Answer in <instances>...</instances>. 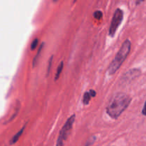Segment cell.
<instances>
[{"instance_id":"4","label":"cell","mask_w":146,"mask_h":146,"mask_svg":"<svg viewBox=\"0 0 146 146\" xmlns=\"http://www.w3.org/2000/svg\"><path fill=\"white\" fill-rule=\"evenodd\" d=\"M123 19V11L121 9H117L113 16L111 26L109 28V35L111 37L114 36L117 29L122 22Z\"/></svg>"},{"instance_id":"13","label":"cell","mask_w":146,"mask_h":146,"mask_svg":"<svg viewBox=\"0 0 146 146\" xmlns=\"http://www.w3.org/2000/svg\"><path fill=\"white\" fill-rule=\"evenodd\" d=\"M142 114L144 115H146V100H145V104H144L143 108L142 110Z\"/></svg>"},{"instance_id":"12","label":"cell","mask_w":146,"mask_h":146,"mask_svg":"<svg viewBox=\"0 0 146 146\" xmlns=\"http://www.w3.org/2000/svg\"><path fill=\"white\" fill-rule=\"evenodd\" d=\"M89 94L91 96V97H95L96 96V92L94 90H90Z\"/></svg>"},{"instance_id":"9","label":"cell","mask_w":146,"mask_h":146,"mask_svg":"<svg viewBox=\"0 0 146 146\" xmlns=\"http://www.w3.org/2000/svg\"><path fill=\"white\" fill-rule=\"evenodd\" d=\"M94 18L97 19H101L103 17V13L101 11H96L94 13Z\"/></svg>"},{"instance_id":"10","label":"cell","mask_w":146,"mask_h":146,"mask_svg":"<svg viewBox=\"0 0 146 146\" xmlns=\"http://www.w3.org/2000/svg\"><path fill=\"white\" fill-rule=\"evenodd\" d=\"M52 60H53V56H51L49 58V61H48V67H47V72H46V76H48L49 75V72L50 70H51V65H52Z\"/></svg>"},{"instance_id":"7","label":"cell","mask_w":146,"mask_h":146,"mask_svg":"<svg viewBox=\"0 0 146 146\" xmlns=\"http://www.w3.org/2000/svg\"><path fill=\"white\" fill-rule=\"evenodd\" d=\"M63 68H64V62H63V61H61V63H60L59 65H58V68H57L55 78H54V80H55V81H57V80L58 79V78H59L60 75H61V72H62L63 71Z\"/></svg>"},{"instance_id":"3","label":"cell","mask_w":146,"mask_h":146,"mask_svg":"<svg viewBox=\"0 0 146 146\" xmlns=\"http://www.w3.org/2000/svg\"><path fill=\"white\" fill-rule=\"evenodd\" d=\"M76 115L73 114L72 115L69 117L67 119L66 122L65 123L64 126L61 129L58 135V140L56 141V146H64L66 141L68 139V137L69 136L70 133L71 132V130L73 128V124L75 122Z\"/></svg>"},{"instance_id":"2","label":"cell","mask_w":146,"mask_h":146,"mask_svg":"<svg viewBox=\"0 0 146 146\" xmlns=\"http://www.w3.org/2000/svg\"><path fill=\"white\" fill-rule=\"evenodd\" d=\"M131 43L129 39H126L123 43L122 46L120 48L119 51L116 54L115 56L111 61V64L109 65L108 68V74L110 75H113V74H115L123 63L124 62L125 59H126L127 56L129 54L130 51H131Z\"/></svg>"},{"instance_id":"11","label":"cell","mask_w":146,"mask_h":146,"mask_svg":"<svg viewBox=\"0 0 146 146\" xmlns=\"http://www.w3.org/2000/svg\"><path fill=\"white\" fill-rule=\"evenodd\" d=\"M38 38H35V39H34V41H32V43H31V51H33V50L35 49L36 47V46L38 45Z\"/></svg>"},{"instance_id":"6","label":"cell","mask_w":146,"mask_h":146,"mask_svg":"<svg viewBox=\"0 0 146 146\" xmlns=\"http://www.w3.org/2000/svg\"><path fill=\"white\" fill-rule=\"evenodd\" d=\"M25 127H26V125H24V127H23V128H21V129H20V131H18V132H17V133H16L15 135H14V137H12V138H11V141H10V144H11V145H13V144L16 143L18 141V140L19 139L20 136L22 135Z\"/></svg>"},{"instance_id":"5","label":"cell","mask_w":146,"mask_h":146,"mask_svg":"<svg viewBox=\"0 0 146 146\" xmlns=\"http://www.w3.org/2000/svg\"><path fill=\"white\" fill-rule=\"evenodd\" d=\"M44 42L41 43V44L40 45V47L38 48V51H37L36 54V56H34V59H33V61H32V67H33V68H34V67H35L37 65V64H38V58H39L40 55H41V51H42L43 48H44Z\"/></svg>"},{"instance_id":"1","label":"cell","mask_w":146,"mask_h":146,"mask_svg":"<svg viewBox=\"0 0 146 146\" xmlns=\"http://www.w3.org/2000/svg\"><path fill=\"white\" fill-rule=\"evenodd\" d=\"M131 98L126 94L118 93L110 101L106 113L112 119H117L126 110L131 102Z\"/></svg>"},{"instance_id":"8","label":"cell","mask_w":146,"mask_h":146,"mask_svg":"<svg viewBox=\"0 0 146 146\" xmlns=\"http://www.w3.org/2000/svg\"><path fill=\"white\" fill-rule=\"evenodd\" d=\"M91 96L90 95L89 92H86L84 94V97H83V103H84V105H88L91 101Z\"/></svg>"}]
</instances>
